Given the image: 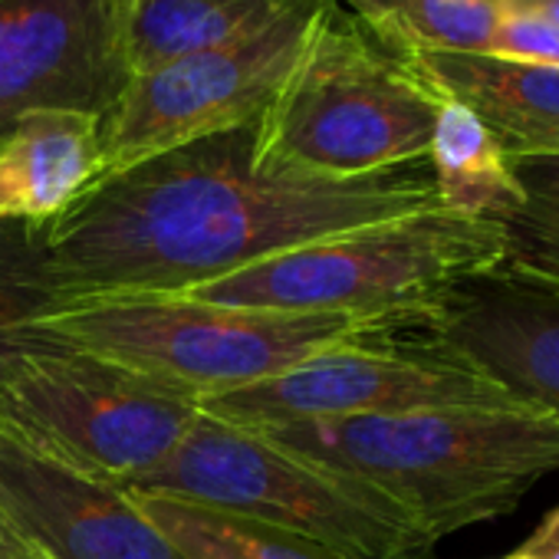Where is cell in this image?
<instances>
[{
    "mask_svg": "<svg viewBox=\"0 0 559 559\" xmlns=\"http://www.w3.org/2000/svg\"><path fill=\"white\" fill-rule=\"evenodd\" d=\"M441 207L428 158L356 178L270 168L253 122L96 181L44 227L57 313L86 300L191 294L369 224Z\"/></svg>",
    "mask_w": 559,
    "mask_h": 559,
    "instance_id": "cell-1",
    "label": "cell"
},
{
    "mask_svg": "<svg viewBox=\"0 0 559 559\" xmlns=\"http://www.w3.org/2000/svg\"><path fill=\"white\" fill-rule=\"evenodd\" d=\"M276 448L359 477L435 543L516 510L559 471V418L533 408H428L257 431Z\"/></svg>",
    "mask_w": 559,
    "mask_h": 559,
    "instance_id": "cell-2",
    "label": "cell"
},
{
    "mask_svg": "<svg viewBox=\"0 0 559 559\" xmlns=\"http://www.w3.org/2000/svg\"><path fill=\"white\" fill-rule=\"evenodd\" d=\"M438 93L340 0L310 34L253 122V158L270 168L356 178L428 158Z\"/></svg>",
    "mask_w": 559,
    "mask_h": 559,
    "instance_id": "cell-3",
    "label": "cell"
},
{
    "mask_svg": "<svg viewBox=\"0 0 559 559\" xmlns=\"http://www.w3.org/2000/svg\"><path fill=\"white\" fill-rule=\"evenodd\" d=\"M507 260V227L444 207L369 224L227 273L188 297L273 313L402 323L457 280Z\"/></svg>",
    "mask_w": 559,
    "mask_h": 559,
    "instance_id": "cell-4",
    "label": "cell"
},
{
    "mask_svg": "<svg viewBox=\"0 0 559 559\" xmlns=\"http://www.w3.org/2000/svg\"><path fill=\"white\" fill-rule=\"evenodd\" d=\"M385 326L392 323L234 310L188 294H152L76 304L40 320L34 333L109 359L201 405Z\"/></svg>",
    "mask_w": 559,
    "mask_h": 559,
    "instance_id": "cell-5",
    "label": "cell"
},
{
    "mask_svg": "<svg viewBox=\"0 0 559 559\" xmlns=\"http://www.w3.org/2000/svg\"><path fill=\"white\" fill-rule=\"evenodd\" d=\"M287 530L336 559H425L435 539L382 490L297 457L257 431L198 415L139 487Z\"/></svg>",
    "mask_w": 559,
    "mask_h": 559,
    "instance_id": "cell-6",
    "label": "cell"
},
{
    "mask_svg": "<svg viewBox=\"0 0 559 559\" xmlns=\"http://www.w3.org/2000/svg\"><path fill=\"white\" fill-rule=\"evenodd\" d=\"M198 415L194 399L40 333L0 376V421L44 454L122 490L155 474Z\"/></svg>",
    "mask_w": 559,
    "mask_h": 559,
    "instance_id": "cell-7",
    "label": "cell"
},
{
    "mask_svg": "<svg viewBox=\"0 0 559 559\" xmlns=\"http://www.w3.org/2000/svg\"><path fill=\"white\" fill-rule=\"evenodd\" d=\"M392 326L320 349L253 385L211 395L198 408L243 431L457 405L516 408L493 382L399 336Z\"/></svg>",
    "mask_w": 559,
    "mask_h": 559,
    "instance_id": "cell-8",
    "label": "cell"
},
{
    "mask_svg": "<svg viewBox=\"0 0 559 559\" xmlns=\"http://www.w3.org/2000/svg\"><path fill=\"white\" fill-rule=\"evenodd\" d=\"M320 4L323 0H304L250 40L132 76L116 106L99 119L103 162L96 181L198 139L257 122L290 73Z\"/></svg>",
    "mask_w": 559,
    "mask_h": 559,
    "instance_id": "cell-9",
    "label": "cell"
},
{
    "mask_svg": "<svg viewBox=\"0 0 559 559\" xmlns=\"http://www.w3.org/2000/svg\"><path fill=\"white\" fill-rule=\"evenodd\" d=\"M399 336L477 372L510 402L559 418V287L510 263L464 276Z\"/></svg>",
    "mask_w": 559,
    "mask_h": 559,
    "instance_id": "cell-10",
    "label": "cell"
},
{
    "mask_svg": "<svg viewBox=\"0 0 559 559\" xmlns=\"http://www.w3.org/2000/svg\"><path fill=\"white\" fill-rule=\"evenodd\" d=\"M129 70L116 0H0V122L63 109L106 116Z\"/></svg>",
    "mask_w": 559,
    "mask_h": 559,
    "instance_id": "cell-11",
    "label": "cell"
},
{
    "mask_svg": "<svg viewBox=\"0 0 559 559\" xmlns=\"http://www.w3.org/2000/svg\"><path fill=\"white\" fill-rule=\"evenodd\" d=\"M0 526L40 559H181L132 490L90 477L0 421Z\"/></svg>",
    "mask_w": 559,
    "mask_h": 559,
    "instance_id": "cell-12",
    "label": "cell"
},
{
    "mask_svg": "<svg viewBox=\"0 0 559 559\" xmlns=\"http://www.w3.org/2000/svg\"><path fill=\"white\" fill-rule=\"evenodd\" d=\"M438 96L471 109L510 158L559 155V67L490 53L402 57Z\"/></svg>",
    "mask_w": 559,
    "mask_h": 559,
    "instance_id": "cell-13",
    "label": "cell"
},
{
    "mask_svg": "<svg viewBox=\"0 0 559 559\" xmlns=\"http://www.w3.org/2000/svg\"><path fill=\"white\" fill-rule=\"evenodd\" d=\"M99 116L37 109L0 132V221L37 227L67 214L99 178Z\"/></svg>",
    "mask_w": 559,
    "mask_h": 559,
    "instance_id": "cell-14",
    "label": "cell"
},
{
    "mask_svg": "<svg viewBox=\"0 0 559 559\" xmlns=\"http://www.w3.org/2000/svg\"><path fill=\"white\" fill-rule=\"evenodd\" d=\"M304 0H116L119 50L132 76L257 37Z\"/></svg>",
    "mask_w": 559,
    "mask_h": 559,
    "instance_id": "cell-15",
    "label": "cell"
},
{
    "mask_svg": "<svg viewBox=\"0 0 559 559\" xmlns=\"http://www.w3.org/2000/svg\"><path fill=\"white\" fill-rule=\"evenodd\" d=\"M438 99V119L428 145L438 204L454 214L507 224L523 204V188L513 175L510 155L471 109L444 96Z\"/></svg>",
    "mask_w": 559,
    "mask_h": 559,
    "instance_id": "cell-16",
    "label": "cell"
},
{
    "mask_svg": "<svg viewBox=\"0 0 559 559\" xmlns=\"http://www.w3.org/2000/svg\"><path fill=\"white\" fill-rule=\"evenodd\" d=\"M145 520L181 559H336L317 543L217 507L132 490Z\"/></svg>",
    "mask_w": 559,
    "mask_h": 559,
    "instance_id": "cell-17",
    "label": "cell"
},
{
    "mask_svg": "<svg viewBox=\"0 0 559 559\" xmlns=\"http://www.w3.org/2000/svg\"><path fill=\"white\" fill-rule=\"evenodd\" d=\"M392 53H490L500 0H340Z\"/></svg>",
    "mask_w": 559,
    "mask_h": 559,
    "instance_id": "cell-18",
    "label": "cell"
},
{
    "mask_svg": "<svg viewBox=\"0 0 559 559\" xmlns=\"http://www.w3.org/2000/svg\"><path fill=\"white\" fill-rule=\"evenodd\" d=\"M57 313L44 227L0 221V376L34 346V326Z\"/></svg>",
    "mask_w": 559,
    "mask_h": 559,
    "instance_id": "cell-19",
    "label": "cell"
},
{
    "mask_svg": "<svg viewBox=\"0 0 559 559\" xmlns=\"http://www.w3.org/2000/svg\"><path fill=\"white\" fill-rule=\"evenodd\" d=\"M510 165L523 188V204L503 224V263L559 287V155H526L510 158Z\"/></svg>",
    "mask_w": 559,
    "mask_h": 559,
    "instance_id": "cell-20",
    "label": "cell"
},
{
    "mask_svg": "<svg viewBox=\"0 0 559 559\" xmlns=\"http://www.w3.org/2000/svg\"><path fill=\"white\" fill-rule=\"evenodd\" d=\"M490 57L533 67H559V24L516 4V0H500Z\"/></svg>",
    "mask_w": 559,
    "mask_h": 559,
    "instance_id": "cell-21",
    "label": "cell"
},
{
    "mask_svg": "<svg viewBox=\"0 0 559 559\" xmlns=\"http://www.w3.org/2000/svg\"><path fill=\"white\" fill-rule=\"evenodd\" d=\"M530 559H559V503L539 520V526L516 546Z\"/></svg>",
    "mask_w": 559,
    "mask_h": 559,
    "instance_id": "cell-22",
    "label": "cell"
},
{
    "mask_svg": "<svg viewBox=\"0 0 559 559\" xmlns=\"http://www.w3.org/2000/svg\"><path fill=\"white\" fill-rule=\"evenodd\" d=\"M0 559H40L34 549H27L17 536H11L4 526H0Z\"/></svg>",
    "mask_w": 559,
    "mask_h": 559,
    "instance_id": "cell-23",
    "label": "cell"
},
{
    "mask_svg": "<svg viewBox=\"0 0 559 559\" xmlns=\"http://www.w3.org/2000/svg\"><path fill=\"white\" fill-rule=\"evenodd\" d=\"M516 4H523V8H530V11H536V14L559 24V0H516Z\"/></svg>",
    "mask_w": 559,
    "mask_h": 559,
    "instance_id": "cell-24",
    "label": "cell"
},
{
    "mask_svg": "<svg viewBox=\"0 0 559 559\" xmlns=\"http://www.w3.org/2000/svg\"><path fill=\"white\" fill-rule=\"evenodd\" d=\"M500 559H530V556H523V552L513 549V552H507V556H500Z\"/></svg>",
    "mask_w": 559,
    "mask_h": 559,
    "instance_id": "cell-25",
    "label": "cell"
},
{
    "mask_svg": "<svg viewBox=\"0 0 559 559\" xmlns=\"http://www.w3.org/2000/svg\"><path fill=\"white\" fill-rule=\"evenodd\" d=\"M4 129H8V126H4V122H0V132H4Z\"/></svg>",
    "mask_w": 559,
    "mask_h": 559,
    "instance_id": "cell-26",
    "label": "cell"
}]
</instances>
